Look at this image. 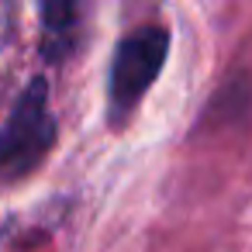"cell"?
I'll list each match as a JSON object with an SVG mask.
<instances>
[{"label":"cell","mask_w":252,"mask_h":252,"mask_svg":"<svg viewBox=\"0 0 252 252\" xmlns=\"http://www.w3.org/2000/svg\"><path fill=\"white\" fill-rule=\"evenodd\" d=\"M52 135H56V125L49 114L45 87L35 83L18 100L7 125L0 128V180H14L28 173L52 145Z\"/></svg>","instance_id":"2"},{"label":"cell","mask_w":252,"mask_h":252,"mask_svg":"<svg viewBox=\"0 0 252 252\" xmlns=\"http://www.w3.org/2000/svg\"><path fill=\"white\" fill-rule=\"evenodd\" d=\"M166 52H169V32L159 25L131 32L114 49L111 87H107L111 121H125L138 107V100L145 97V90L152 87V80L159 76V69L166 63Z\"/></svg>","instance_id":"1"}]
</instances>
